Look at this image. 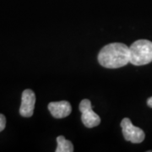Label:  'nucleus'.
Masks as SVG:
<instances>
[{
	"mask_svg": "<svg viewBox=\"0 0 152 152\" xmlns=\"http://www.w3.org/2000/svg\"><path fill=\"white\" fill-rule=\"evenodd\" d=\"M48 110L55 118H64L68 117L72 112L70 103L67 101L53 102L48 104Z\"/></svg>",
	"mask_w": 152,
	"mask_h": 152,
	"instance_id": "obj_6",
	"label": "nucleus"
},
{
	"mask_svg": "<svg viewBox=\"0 0 152 152\" xmlns=\"http://www.w3.org/2000/svg\"><path fill=\"white\" fill-rule=\"evenodd\" d=\"M121 128L124 139L134 144H140L144 141L145 134L140 128L133 125L131 120L125 118L121 121Z\"/></svg>",
	"mask_w": 152,
	"mask_h": 152,
	"instance_id": "obj_3",
	"label": "nucleus"
},
{
	"mask_svg": "<svg viewBox=\"0 0 152 152\" xmlns=\"http://www.w3.org/2000/svg\"><path fill=\"white\" fill-rule=\"evenodd\" d=\"M57 149L56 152H73L74 151V145L72 142L66 140L64 136L60 135L57 137Z\"/></svg>",
	"mask_w": 152,
	"mask_h": 152,
	"instance_id": "obj_7",
	"label": "nucleus"
},
{
	"mask_svg": "<svg viewBox=\"0 0 152 152\" xmlns=\"http://www.w3.org/2000/svg\"><path fill=\"white\" fill-rule=\"evenodd\" d=\"M6 126V118L4 114L0 113V132L4 130L5 129Z\"/></svg>",
	"mask_w": 152,
	"mask_h": 152,
	"instance_id": "obj_8",
	"label": "nucleus"
},
{
	"mask_svg": "<svg viewBox=\"0 0 152 152\" xmlns=\"http://www.w3.org/2000/svg\"><path fill=\"white\" fill-rule=\"evenodd\" d=\"M147 105H148V107H150L151 108H152V97L148 98V100H147Z\"/></svg>",
	"mask_w": 152,
	"mask_h": 152,
	"instance_id": "obj_9",
	"label": "nucleus"
},
{
	"mask_svg": "<svg viewBox=\"0 0 152 152\" xmlns=\"http://www.w3.org/2000/svg\"><path fill=\"white\" fill-rule=\"evenodd\" d=\"M36 104V95L30 89L25 90L22 93L21 105L20 107V114L24 118H30L33 115Z\"/></svg>",
	"mask_w": 152,
	"mask_h": 152,
	"instance_id": "obj_5",
	"label": "nucleus"
},
{
	"mask_svg": "<svg viewBox=\"0 0 152 152\" xmlns=\"http://www.w3.org/2000/svg\"><path fill=\"white\" fill-rule=\"evenodd\" d=\"M101 65L107 69H118L130 63L129 48L121 42L106 45L101 49L97 57Z\"/></svg>",
	"mask_w": 152,
	"mask_h": 152,
	"instance_id": "obj_1",
	"label": "nucleus"
},
{
	"mask_svg": "<svg viewBox=\"0 0 152 152\" xmlns=\"http://www.w3.org/2000/svg\"><path fill=\"white\" fill-rule=\"evenodd\" d=\"M130 63L135 66L148 64L152 62V42L145 39L135 41L129 47Z\"/></svg>",
	"mask_w": 152,
	"mask_h": 152,
	"instance_id": "obj_2",
	"label": "nucleus"
},
{
	"mask_svg": "<svg viewBox=\"0 0 152 152\" xmlns=\"http://www.w3.org/2000/svg\"><path fill=\"white\" fill-rule=\"evenodd\" d=\"M80 111L81 112V121L86 128L91 129L96 127L101 123V118L92 110L91 101L88 99L82 100L79 106Z\"/></svg>",
	"mask_w": 152,
	"mask_h": 152,
	"instance_id": "obj_4",
	"label": "nucleus"
}]
</instances>
